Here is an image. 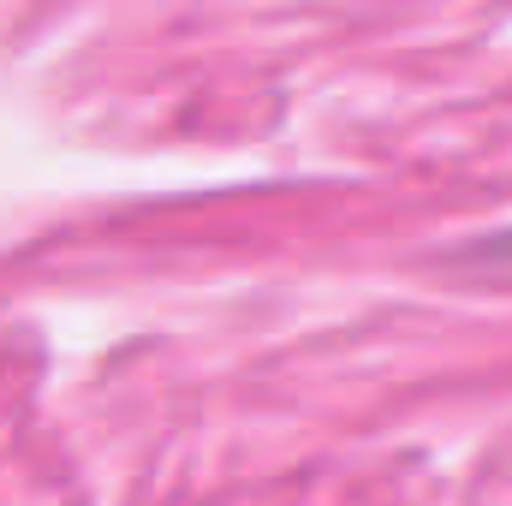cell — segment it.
Here are the masks:
<instances>
[{"mask_svg":"<svg viewBox=\"0 0 512 506\" xmlns=\"http://www.w3.org/2000/svg\"><path fill=\"white\" fill-rule=\"evenodd\" d=\"M501 256H512V239H507V245H501Z\"/></svg>","mask_w":512,"mask_h":506,"instance_id":"cell-1","label":"cell"}]
</instances>
